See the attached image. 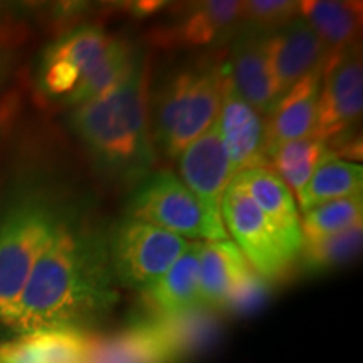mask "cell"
Masks as SVG:
<instances>
[{"mask_svg": "<svg viewBox=\"0 0 363 363\" xmlns=\"http://www.w3.org/2000/svg\"><path fill=\"white\" fill-rule=\"evenodd\" d=\"M120 301L108 235L65 220L30 271L11 323L17 335L81 331L106 320Z\"/></svg>", "mask_w": 363, "mask_h": 363, "instance_id": "obj_1", "label": "cell"}, {"mask_svg": "<svg viewBox=\"0 0 363 363\" xmlns=\"http://www.w3.org/2000/svg\"><path fill=\"white\" fill-rule=\"evenodd\" d=\"M71 128L86 145L98 169L111 180L133 185L152 174L155 147L150 131L142 52L120 84L74 108Z\"/></svg>", "mask_w": 363, "mask_h": 363, "instance_id": "obj_2", "label": "cell"}, {"mask_svg": "<svg viewBox=\"0 0 363 363\" xmlns=\"http://www.w3.org/2000/svg\"><path fill=\"white\" fill-rule=\"evenodd\" d=\"M224 62L212 59L182 66L167 76L152 104V140L167 158H179L214 125L220 111Z\"/></svg>", "mask_w": 363, "mask_h": 363, "instance_id": "obj_3", "label": "cell"}, {"mask_svg": "<svg viewBox=\"0 0 363 363\" xmlns=\"http://www.w3.org/2000/svg\"><path fill=\"white\" fill-rule=\"evenodd\" d=\"M65 219L39 197L21 199L0 219V323L11 328L30 271Z\"/></svg>", "mask_w": 363, "mask_h": 363, "instance_id": "obj_4", "label": "cell"}, {"mask_svg": "<svg viewBox=\"0 0 363 363\" xmlns=\"http://www.w3.org/2000/svg\"><path fill=\"white\" fill-rule=\"evenodd\" d=\"M190 242L160 227L126 217L108 238L118 284L143 291L174 266Z\"/></svg>", "mask_w": 363, "mask_h": 363, "instance_id": "obj_5", "label": "cell"}, {"mask_svg": "<svg viewBox=\"0 0 363 363\" xmlns=\"http://www.w3.org/2000/svg\"><path fill=\"white\" fill-rule=\"evenodd\" d=\"M220 212L225 233L233 235L234 244L256 274L267 283L286 276L296 256L289 252L264 214L234 182L225 189Z\"/></svg>", "mask_w": 363, "mask_h": 363, "instance_id": "obj_6", "label": "cell"}, {"mask_svg": "<svg viewBox=\"0 0 363 363\" xmlns=\"http://www.w3.org/2000/svg\"><path fill=\"white\" fill-rule=\"evenodd\" d=\"M126 216L184 239L208 240L197 199L172 172H152L140 182L126 206Z\"/></svg>", "mask_w": 363, "mask_h": 363, "instance_id": "obj_7", "label": "cell"}, {"mask_svg": "<svg viewBox=\"0 0 363 363\" xmlns=\"http://www.w3.org/2000/svg\"><path fill=\"white\" fill-rule=\"evenodd\" d=\"M179 172L184 185L202 208L208 240L227 239L220 203L225 189L233 182V174L217 120L180 153Z\"/></svg>", "mask_w": 363, "mask_h": 363, "instance_id": "obj_8", "label": "cell"}, {"mask_svg": "<svg viewBox=\"0 0 363 363\" xmlns=\"http://www.w3.org/2000/svg\"><path fill=\"white\" fill-rule=\"evenodd\" d=\"M363 110V65L360 48L353 44L330 54L323 66L315 136L330 145L348 140Z\"/></svg>", "mask_w": 363, "mask_h": 363, "instance_id": "obj_9", "label": "cell"}, {"mask_svg": "<svg viewBox=\"0 0 363 363\" xmlns=\"http://www.w3.org/2000/svg\"><path fill=\"white\" fill-rule=\"evenodd\" d=\"M116 38L98 26H81L45 49L39 69L40 89L49 96H67L96 66Z\"/></svg>", "mask_w": 363, "mask_h": 363, "instance_id": "obj_10", "label": "cell"}, {"mask_svg": "<svg viewBox=\"0 0 363 363\" xmlns=\"http://www.w3.org/2000/svg\"><path fill=\"white\" fill-rule=\"evenodd\" d=\"M217 125H219L222 143H224L227 158H229L233 179L246 170L267 169V152L269 150H267L264 116L240 98L227 76L225 65Z\"/></svg>", "mask_w": 363, "mask_h": 363, "instance_id": "obj_11", "label": "cell"}, {"mask_svg": "<svg viewBox=\"0 0 363 363\" xmlns=\"http://www.w3.org/2000/svg\"><path fill=\"white\" fill-rule=\"evenodd\" d=\"M269 35L240 27L230 40L229 59L224 62L227 76L240 98L262 116L278 101L267 49Z\"/></svg>", "mask_w": 363, "mask_h": 363, "instance_id": "obj_12", "label": "cell"}, {"mask_svg": "<svg viewBox=\"0 0 363 363\" xmlns=\"http://www.w3.org/2000/svg\"><path fill=\"white\" fill-rule=\"evenodd\" d=\"M269 65L278 99L299 79L326 62L323 43L301 16L294 17L267 40Z\"/></svg>", "mask_w": 363, "mask_h": 363, "instance_id": "obj_13", "label": "cell"}, {"mask_svg": "<svg viewBox=\"0 0 363 363\" xmlns=\"http://www.w3.org/2000/svg\"><path fill=\"white\" fill-rule=\"evenodd\" d=\"M325 66V65H323ZM323 66L299 79L266 115L267 150L293 140L315 136ZM267 152V155H269Z\"/></svg>", "mask_w": 363, "mask_h": 363, "instance_id": "obj_14", "label": "cell"}, {"mask_svg": "<svg viewBox=\"0 0 363 363\" xmlns=\"http://www.w3.org/2000/svg\"><path fill=\"white\" fill-rule=\"evenodd\" d=\"M246 192L251 201L274 227L284 246L298 259L301 249V216L298 212L296 199L286 184L269 169L246 170L233 179Z\"/></svg>", "mask_w": 363, "mask_h": 363, "instance_id": "obj_15", "label": "cell"}, {"mask_svg": "<svg viewBox=\"0 0 363 363\" xmlns=\"http://www.w3.org/2000/svg\"><path fill=\"white\" fill-rule=\"evenodd\" d=\"M202 240H192L182 256L160 279L143 289L145 306L150 318H169L199 306V271Z\"/></svg>", "mask_w": 363, "mask_h": 363, "instance_id": "obj_16", "label": "cell"}, {"mask_svg": "<svg viewBox=\"0 0 363 363\" xmlns=\"http://www.w3.org/2000/svg\"><path fill=\"white\" fill-rule=\"evenodd\" d=\"M252 272L234 240H202L199 306L220 311L230 291Z\"/></svg>", "mask_w": 363, "mask_h": 363, "instance_id": "obj_17", "label": "cell"}, {"mask_svg": "<svg viewBox=\"0 0 363 363\" xmlns=\"http://www.w3.org/2000/svg\"><path fill=\"white\" fill-rule=\"evenodd\" d=\"M84 363H179L153 320H143L108 338H94Z\"/></svg>", "mask_w": 363, "mask_h": 363, "instance_id": "obj_18", "label": "cell"}, {"mask_svg": "<svg viewBox=\"0 0 363 363\" xmlns=\"http://www.w3.org/2000/svg\"><path fill=\"white\" fill-rule=\"evenodd\" d=\"M240 7L242 2L234 0L194 4L175 21L172 38L189 48H219L240 29Z\"/></svg>", "mask_w": 363, "mask_h": 363, "instance_id": "obj_19", "label": "cell"}, {"mask_svg": "<svg viewBox=\"0 0 363 363\" xmlns=\"http://www.w3.org/2000/svg\"><path fill=\"white\" fill-rule=\"evenodd\" d=\"M93 337L81 331H35L0 343V363H84Z\"/></svg>", "mask_w": 363, "mask_h": 363, "instance_id": "obj_20", "label": "cell"}, {"mask_svg": "<svg viewBox=\"0 0 363 363\" xmlns=\"http://www.w3.org/2000/svg\"><path fill=\"white\" fill-rule=\"evenodd\" d=\"M299 16L311 26L328 56L357 44L362 24L360 6L357 4L303 0L299 2Z\"/></svg>", "mask_w": 363, "mask_h": 363, "instance_id": "obj_21", "label": "cell"}, {"mask_svg": "<svg viewBox=\"0 0 363 363\" xmlns=\"http://www.w3.org/2000/svg\"><path fill=\"white\" fill-rule=\"evenodd\" d=\"M331 157H337V153L325 140L308 136L272 148L267 155V169L284 182L296 199L318 167Z\"/></svg>", "mask_w": 363, "mask_h": 363, "instance_id": "obj_22", "label": "cell"}, {"mask_svg": "<svg viewBox=\"0 0 363 363\" xmlns=\"http://www.w3.org/2000/svg\"><path fill=\"white\" fill-rule=\"evenodd\" d=\"M362 165L342 160L340 157H331L318 167L306 187L299 194V208L305 214V212L321 206V203L362 195Z\"/></svg>", "mask_w": 363, "mask_h": 363, "instance_id": "obj_23", "label": "cell"}, {"mask_svg": "<svg viewBox=\"0 0 363 363\" xmlns=\"http://www.w3.org/2000/svg\"><path fill=\"white\" fill-rule=\"evenodd\" d=\"M138 56L140 51H135L125 40L116 39L96 66L83 76L76 88L65 98L66 104L76 108L108 93L130 74Z\"/></svg>", "mask_w": 363, "mask_h": 363, "instance_id": "obj_24", "label": "cell"}, {"mask_svg": "<svg viewBox=\"0 0 363 363\" xmlns=\"http://www.w3.org/2000/svg\"><path fill=\"white\" fill-rule=\"evenodd\" d=\"M150 320L155 321L179 363L206 348L219 331L214 311L206 308H194L177 316Z\"/></svg>", "mask_w": 363, "mask_h": 363, "instance_id": "obj_25", "label": "cell"}, {"mask_svg": "<svg viewBox=\"0 0 363 363\" xmlns=\"http://www.w3.org/2000/svg\"><path fill=\"white\" fill-rule=\"evenodd\" d=\"M362 242L363 224L333 235L303 239L296 262L308 274L328 272L357 257L362 251Z\"/></svg>", "mask_w": 363, "mask_h": 363, "instance_id": "obj_26", "label": "cell"}, {"mask_svg": "<svg viewBox=\"0 0 363 363\" xmlns=\"http://www.w3.org/2000/svg\"><path fill=\"white\" fill-rule=\"evenodd\" d=\"M362 220L363 195L338 199L305 212V217H301V235L303 239L333 235L360 225Z\"/></svg>", "mask_w": 363, "mask_h": 363, "instance_id": "obj_27", "label": "cell"}, {"mask_svg": "<svg viewBox=\"0 0 363 363\" xmlns=\"http://www.w3.org/2000/svg\"><path fill=\"white\" fill-rule=\"evenodd\" d=\"M299 16V2L289 0H249L240 7V27L272 34Z\"/></svg>", "mask_w": 363, "mask_h": 363, "instance_id": "obj_28", "label": "cell"}, {"mask_svg": "<svg viewBox=\"0 0 363 363\" xmlns=\"http://www.w3.org/2000/svg\"><path fill=\"white\" fill-rule=\"evenodd\" d=\"M269 284L271 283H267L266 279H262L259 274L252 271L230 291L220 311L224 310L233 315H247L266 301L267 294H269Z\"/></svg>", "mask_w": 363, "mask_h": 363, "instance_id": "obj_29", "label": "cell"}, {"mask_svg": "<svg viewBox=\"0 0 363 363\" xmlns=\"http://www.w3.org/2000/svg\"><path fill=\"white\" fill-rule=\"evenodd\" d=\"M2 72H4V57L0 56V76H2Z\"/></svg>", "mask_w": 363, "mask_h": 363, "instance_id": "obj_30", "label": "cell"}]
</instances>
